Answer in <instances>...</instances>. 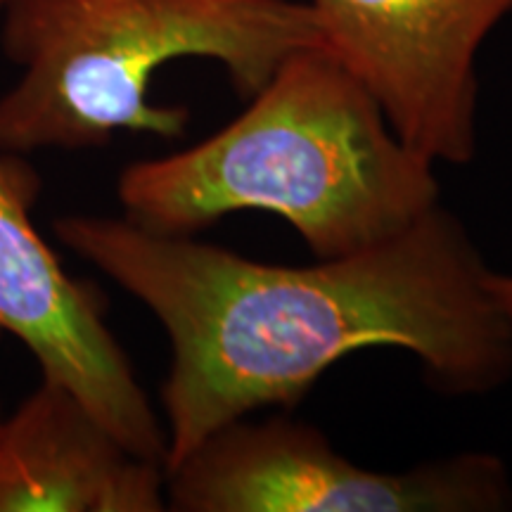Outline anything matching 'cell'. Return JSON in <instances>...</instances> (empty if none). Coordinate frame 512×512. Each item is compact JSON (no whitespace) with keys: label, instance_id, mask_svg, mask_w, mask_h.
<instances>
[{"label":"cell","instance_id":"obj_8","mask_svg":"<svg viewBox=\"0 0 512 512\" xmlns=\"http://www.w3.org/2000/svg\"><path fill=\"white\" fill-rule=\"evenodd\" d=\"M484 283L486 290H489L494 302L498 304V309L503 311V316L508 318V323L512 325V275L486 271Z\"/></svg>","mask_w":512,"mask_h":512},{"label":"cell","instance_id":"obj_7","mask_svg":"<svg viewBox=\"0 0 512 512\" xmlns=\"http://www.w3.org/2000/svg\"><path fill=\"white\" fill-rule=\"evenodd\" d=\"M164 465L136 456L60 382L0 418V512H162Z\"/></svg>","mask_w":512,"mask_h":512},{"label":"cell","instance_id":"obj_5","mask_svg":"<svg viewBox=\"0 0 512 512\" xmlns=\"http://www.w3.org/2000/svg\"><path fill=\"white\" fill-rule=\"evenodd\" d=\"M320 43L366 91L396 138L430 162L475 155L484 38L512 0H311Z\"/></svg>","mask_w":512,"mask_h":512},{"label":"cell","instance_id":"obj_4","mask_svg":"<svg viewBox=\"0 0 512 512\" xmlns=\"http://www.w3.org/2000/svg\"><path fill=\"white\" fill-rule=\"evenodd\" d=\"M166 472L178 512H498L512 508L501 460L486 453L373 472L290 418L228 422Z\"/></svg>","mask_w":512,"mask_h":512},{"label":"cell","instance_id":"obj_3","mask_svg":"<svg viewBox=\"0 0 512 512\" xmlns=\"http://www.w3.org/2000/svg\"><path fill=\"white\" fill-rule=\"evenodd\" d=\"M0 48L19 79L0 95V152L86 150L119 131L183 138L185 107L147 98L181 57L223 64L252 98L287 57L323 48L294 0H0Z\"/></svg>","mask_w":512,"mask_h":512},{"label":"cell","instance_id":"obj_1","mask_svg":"<svg viewBox=\"0 0 512 512\" xmlns=\"http://www.w3.org/2000/svg\"><path fill=\"white\" fill-rule=\"evenodd\" d=\"M53 233L169 337L164 470L228 422L294 406L339 358L370 347L411 351L451 394L512 375V325L486 290L489 268L441 204L380 245L299 268L126 216L64 214Z\"/></svg>","mask_w":512,"mask_h":512},{"label":"cell","instance_id":"obj_6","mask_svg":"<svg viewBox=\"0 0 512 512\" xmlns=\"http://www.w3.org/2000/svg\"><path fill=\"white\" fill-rule=\"evenodd\" d=\"M41 178L22 155L0 152V332L36 358L140 458L164 465L166 430L105 320L91 283L64 271L31 221Z\"/></svg>","mask_w":512,"mask_h":512},{"label":"cell","instance_id":"obj_9","mask_svg":"<svg viewBox=\"0 0 512 512\" xmlns=\"http://www.w3.org/2000/svg\"><path fill=\"white\" fill-rule=\"evenodd\" d=\"M0 418H3V408H0Z\"/></svg>","mask_w":512,"mask_h":512},{"label":"cell","instance_id":"obj_2","mask_svg":"<svg viewBox=\"0 0 512 512\" xmlns=\"http://www.w3.org/2000/svg\"><path fill=\"white\" fill-rule=\"evenodd\" d=\"M117 195L128 221L164 235L271 211L318 259H335L413 226L439 204V183L373 95L328 50L304 48L214 136L128 164Z\"/></svg>","mask_w":512,"mask_h":512}]
</instances>
